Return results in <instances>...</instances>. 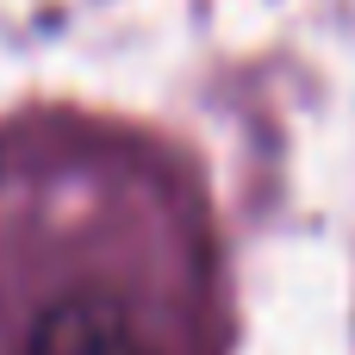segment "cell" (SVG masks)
Listing matches in <instances>:
<instances>
[{"instance_id":"1","label":"cell","mask_w":355,"mask_h":355,"mask_svg":"<svg viewBox=\"0 0 355 355\" xmlns=\"http://www.w3.org/2000/svg\"><path fill=\"white\" fill-rule=\"evenodd\" d=\"M19 355H168L162 337L144 324L137 306L119 293H62L37 312Z\"/></svg>"}]
</instances>
